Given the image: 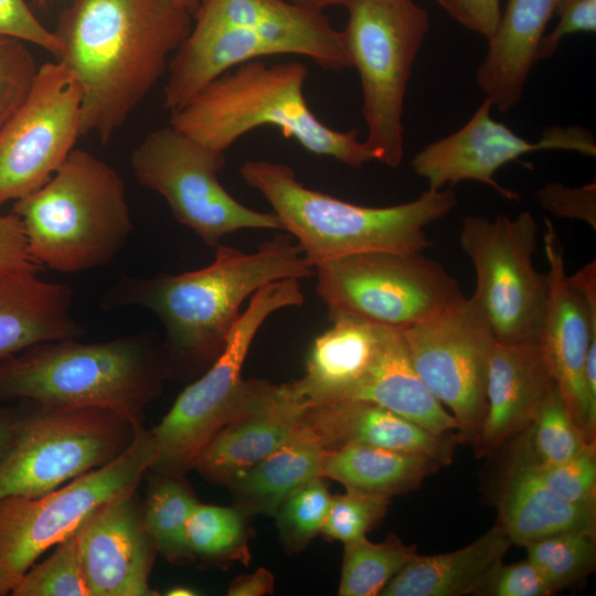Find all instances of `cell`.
Wrapping results in <instances>:
<instances>
[{
	"label": "cell",
	"mask_w": 596,
	"mask_h": 596,
	"mask_svg": "<svg viewBox=\"0 0 596 596\" xmlns=\"http://www.w3.org/2000/svg\"><path fill=\"white\" fill-rule=\"evenodd\" d=\"M193 17L171 0H71L53 31L82 89L81 135L107 142L167 73Z\"/></svg>",
	"instance_id": "obj_1"
},
{
	"label": "cell",
	"mask_w": 596,
	"mask_h": 596,
	"mask_svg": "<svg viewBox=\"0 0 596 596\" xmlns=\"http://www.w3.org/2000/svg\"><path fill=\"white\" fill-rule=\"evenodd\" d=\"M313 267L290 235L277 234L256 252L217 245L206 267L155 277L123 276L102 296L105 310L141 307L166 330L163 349L170 366L195 371L222 352L241 317L242 304L263 286L284 278H305Z\"/></svg>",
	"instance_id": "obj_2"
},
{
	"label": "cell",
	"mask_w": 596,
	"mask_h": 596,
	"mask_svg": "<svg viewBox=\"0 0 596 596\" xmlns=\"http://www.w3.org/2000/svg\"><path fill=\"white\" fill-rule=\"evenodd\" d=\"M46 341L0 360V401L61 408H102L141 425L171 375L168 359L146 333L83 343Z\"/></svg>",
	"instance_id": "obj_3"
},
{
	"label": "cell",
	"mask_w": 596,
	"mask_h": 596,
	"mask_svg": "<svg viewBox=\"0 0 596 596\" xmlns=\"http://www.w3.org/2000/svg\"><path fill=\"white\" fill-rule=\"evenodd\" d=\"M240 174L267 200L312 267L366 252L422 253L432 246L425 228L457 204L453 191L428 189L397 205L362 206L309 189L290 166L267 160L245 161Z\"/></svg>",
	"instance_id": "obj_4"
},
{
	"label": "cell",
	"mask_w": 596,
	"mask_h": 596,
	"mask_svg": "<svg viewBox=\"0 0 596 596\" xmlns=\"http://www.w3.org/2000/svg\"><path fill=\"white\" fill-rule=\"evenodd\" d=\"M308 73L298 61L243 63L171 113L169 125L223 152L247 132L273 126L307 151L351 168L373 161L358 129L336 130L312 113L304 95Z\"/></svg>",
	"instance_id": "obj_5"
},
{
	"label": "cell",
	"mask_w": 596,
	"mask_h": 596,
	"mask_svg": "<svg viewBox=\"0 0 596 596\" xmlns=\"http://www.w3.org/2000/svg\"><path fill=\"white\" fill-rule=\"evenodd\" d=\"M31 259L66 274L110 263L134 224L120 174L93 153L73 149L52 179L14 201Z\"/></svg>",
	"instance_id": "obj_6"
},
{
	"label": "cell",
	"mask_w": 596,
	"mask_h": 596,
	"mask_svg": "<svg viewBox=\"0 0 596 596\" xmlns=\"http://www.w3.org/2000/svg\"><path fill=\"white\" fill-rule=\"evenodd\" d=\"M297 278L269 283L255 291L207 371L177 397L162 421L151 429L159 454L151 471L183 477L210 439L251 406L255 379L244 380L242 368L265 320L275 311L304 305Z\"/></svg>",
	"instance_id": "obj_7"
},
{
	"label": "cell",
	"mask_w": 596,
	"mask_h": 596,
	"mask_svg": "<svg viewBox=\"0 0 596 596\" xmlns=\"http://www.w3.org/2000/svg\"><path fill=\"white\" fill-rule=\"evenodd\" d=\"M341 31L362 88L363 140L373 160L397 168L404 156V99L411 70L429 29L414 0H353Z\"/></svg>",
	"instance_id": "obj_8"
},
{
	"label": "cell",
	"mask_w": 596,
	"mask_h": 596,
	"mask_svg": "<svg viewBox=\"0 0 596 596\" xmlns=\"http://www.w3.org/2000/svg\"><path fill=\"white\" fill-rule=\"evenodd\" d=\"M158 441L137 425L128 448L103 467L91 470L39 497L0 498V589L11 594L26 571L100 505L137 491L155 465Z\"/></svg>",
	"instance_id": "obj_9"
},
{
	"label": "cell",
	"mask_w": 596,
	"mask_h": 596,
	"mask_svg": "<svg viewBox=\"0 0 596 596\" xmlns=\"http://www.w3.org/2000/svg\"><path fill=\"white\" fill-rule=\"evenodd\" d=\"M31 402L0 458V498L39 497L105 466L131 444L137 425L102 408Z\"/></svg>",
	"instance_id": "obj_10"
},
{
	"label": "cell",
	"mask_w": 596,
	"mask_h": 596,
	"mask_svg": "<svg viewBox=\"0 0 596 596\" xmlns=\"http://www.w3.org/2000/svg\"><path fill=\"white\" fill-rule=\"evenodd\" d=\"M328 313L405 330L462 297L459 281L422 253L366 252L313 267Z\"/></svg>",
	"instance_id": "obj_11"
},
{
	"label": "cell",
	"mask_w": 596,
	"mask_h": 596,
	"mask_svg": "<svg viewBox=\"0 0 596 596\" xmlns=\"http://www.w3.org/2000/svg\"><path fill=\"white\" fill-rule=\"evenodd\" d=\"M225 164V152L170 125L148 134L130 157L137 181L161 195L174 220L209 246L238 230H283L275 213L247 207L223 188L217 175Z\"/></svg>",
	"instance_id": "obj_12"
},
{
	"label": "cell",
	"mask_w": 596,
	"mask_h": 596,
	"mask_svg": "<svg viewBox=\"0 0 596 596\" xmlns=\"http://www.w3.org/2000/svg\"><path fill=\"white\" fill-rule=\"evenodd\" d=\"M538 230L528 211L514 219L468 215L462 221L459 242L476 274L471 297L498 342L539 340L549 283L533 266Z\"/></svg>",
	"instance_id": "obj_13"
},
{
	"label": "cell",
	"mask_w": 596,
	"mask_h": 596,
	"mask_svg": "<svg viewBox=\"0 0 596 596\" xmlns=\"http://www.w3.org/2000/svg\"><path fill=\"white\" fill-rule=\"evenodd\" d=\"M402 332L419 377L451 411L460 443L473 444L487 412L488 368L496 342L480 307L462 296Z\"/></svg>",
	"instance_id": "obj_14"
},
{
	"label": "cell",
	"mask_w": 596,
	"mask_h": 596,
	"mask_svg": "<svg viewBox=\"0 0 596 596\" xmlns=\"http://www.w3.org/2000/svg\"><path fill=\"white\" fill-rule=\"evenodd\" d=\"M82 89L60 61L38 67L32 87L0 129V205L46 184L81 135Z\"/></svg>",
	"instance_id": "obj_15"
},
{
	"label": "cell",
	"mask_w": 596,
	"mask_h": 596,
	"mask_svg": "<svg viewBox=\"0 0 596 596\" xmlns=\"http://www.w3.org/2000/svg\"><path fill=\"white\" fill-rule=\"evenodd\" d=\"M491 108L492 103L485 98L460 129L429 143L412 158L413 171L428 182V189L440 190L446 184L471 180L490 185L507 200L519 201L517 192L494 179L504 164L538 150L562 149L596 155L595 138L584 127H549L540 140L529 141L492 119Z\"/></svg>",
	"instance_id": "obj_16"
},
{
	"label": "cell",
	"mask_w": 596,
	"mask_h": 596,
	"mask_svg": "<svg viewBox=\"0 0 596 596\" xmlns=\"http://www.w3.org/2000/svg\"><path fill=\"white\" fill-rule=\"evenodd\" d=\"M549 262L547 298L539 343L574 423L589 443L596 440V402L585 382V359L596 340V302H588L567 280L563 248L550 220H544Z\"/></svg>",
	"instance_id": "obj_17"
},
{
	"label": "cell",
	"mask_w": 596,
	"mask_h": 596,
	"mask_svg": "<svg viewBox=\"0 0 596 596\" xmlns=\"http://www.w3.org/2000/svg\"><path fill=\"white\" fill-rule=\"evenodd\" d=\"M89 596H153L149 576L158 553L136 492L109 501L76 529Z\"/></svg>",
	"instance_id": "obj_18"
},
{
	"label": "cell",
	"mask_w": 596,
	"mask_h": 596,
	"mask_svg": "<svg viewBox=\"0 0 596 596\" xmlns=\"http://www.w3.org/2000/svg\"><path fill=\"white\" fill-rule=\"evenodd\" d=\"M193 26L238 28L273 43L280 54L305 56L330 71L351 67L341 31L323 11L289 0H200Z\"/></svg>",
	"instance_id": "obj_19"
},
{
	"label": "cell",
	"mask_w": 596,
	"mask_h": 596,
	"mask_svg": "<svg viewBox=\"0 0 596 596\" xmlns=\"http://www.w3.org/2000/svg\"><path fill=\"white\" fill-rule=\"evenodd\" d=\"M554 385L539 341H496L488 368L487 412L472 444L476 456H491L521 434Z\"/></svg>",
	"instance_id": "obj_20"
},
{
	"label": "cell",
	"mask_w": 596,
	"mask_h": 596,
	"mask_svg": "<svg viewBox=\"0 0 596 596\" xmlns=\"http://www.w3.org/2000/svg\"><path fill=\"white\" fill-rule=\"evenodd\" d=\"M306 406L290 397L284 384L256 379L249 408L210 439L193 468L207 481L227 486L295 433Z\"/></svg>",
	"instance_id": "obj_21"
},
{
	"label": "cell",
	"mask_w": 596,
	"mask_h": 596,
	"mask_svg": "<svg viewBox=\"0 0 596 596\" xmlns=\"http://www.w3.org/2000/svg\"><path fill=\"white\" fill-rule=\"evenodd\" d=\"M324 449L364 445L430 456L450 464L457 434H434L375 403L343 400L305 407L301 423Z\"/></svg>",
	"instance_id": "obj_22"
},
{
	"label": "cell",
	"mask_w": 596,
	"mask_h": 596,
	"mask_svg": "<svg viewBox=\"0 0 596 596\" xmlns=\"http://www.w3.org/2000/svg\"><path fill=\"white\" fill-rule=\"evenodd\" d=\"M39 268L0 273V360L38 343L77 338L73 289L36 276Z\"/></svg>",
	"instance_id": "obj_23"
},
{
	"label": "cell",
	"mask_w": 596,
	"mask_h": 596,
	"mask_svg": "<svg viewBox=\"0 0 596 596\" xmlns=\"http://www.w3.org/2000/svg\"><path fill=\"white\" fill-rule=\"evenodd\" d=\"M558 1L508 0L476 73L478 86L500 113H508L520 102Z\"/></svg>",
	"instance_id": "obj_24"
},
{
	"label": "cell",
	"mask_w": 596,
	"mask_h": 596,
	"mask_svg": "<svg viewBox=\"0 0 596 596\" xmlns=\"http://www.w3.org/2000/svg\"><path fill=\"white\" fill-rule=\"evenodd\" d=\"M331 326L316 338L306 373L284 384L305 405L342 401L365 374L374 356L379 326L343 313H328Z\"/></svg>",
	"instance_id": "obj_25"
},
{
	"label": "cell",
	"mask_w": 596,
	"mask_h": 596,
	"mask_svg": "<svg viewBox=\"0 0 596 596\" xmlns=\"http://www.w3.org/2000/svg\"><path fill=\"white\" fill-rule=\"evenodd\" d=\"M345 400L375 403L434 434L457 430L455 418L416 372L398 329L379 326L371 364Z\"/></svg>",
	"instance_id": "obj_26"
},
{
	"label": "cell",
	"mask_w": 596,
	"mask_h": 596,
	"mask_svg": "<svg viewBox=\"0 0 596 596\" xmlns=\"http://www.w3.org/2000/svg\"><path fill=\"white\" fill-rule=\"evenodd\" d=\"M494 524L470 544L453 552L416 554L384 587L383 596H464L478 592L511 546Z\"/></svg>",
	"instance_id": "obj_27"
},
{
	"label": "cell",
	"mask_w": 596,
	"mask_h": 596,
	"mask_svg": "<svg viewBox=\"0 0 596 596\" xmlns=\"http://www.w3.org/2000/svg\"><path fill=\"white\" fill-rule=\"evenodd\" d=\"M496 524L511 543L525 547L560 532H596V505L560 499L526 466L512 461L498 499Z\"/></svg>",
	"instance_id": "obj_28"
},
{
	"label": "cell",
	"mask_w": 596,
	"mask_h": 596,
	"mask_svg": "<svg viewBox=\"0 0 596 596\" xmlns=\"http://www.w3.org/2000/svg\"><path fill=\"white\" fill-rule=\"evenodd\" d=\"M324 451L318 438L300 424L284 444L226 486L233 505L248 515L275 517L290 492L322 477Z\"/></svg>",
	"instance_id": "obj_29"
},
{
	"label": "cell",
	"mask_w": 596,
	"mask_h": 596,
	"mask_svg": "<svg viewBox=\"0 0 596 596\" xmlns=\"http://www.w3.org/2000/svg\"><path fill=\"white\" fill-rule=\"evenodd\" d=\"M444 465L426 455L364 445L326 449L322 477L345 489L393 497L418 488Z\"/></svg>",
	"instance_id": "obj_30"
},
{
	"label": "cell",
	"mask_w": 596,
	"mask_h": 596,
	"mask_svg": "<svg viewBox=\"0 0 596 596\" xmlns=\"http://www.w3.org/2000/svg\"><path fill=\"white\" fill-rule=\"evenodd\" d=\"M142 505L146 528L155 546L171 563L195 560L187 540L189 517L199 503L183 477L158 476Z\"/></svg>",
	"instance_id": "obj_31"
},
{
	"label": "cell",
	"mask_w": 596,
	"mask_h": 596,
	"mask_svg": "<svg viewBox=\"0 0 596 596\" xmlns=\"http://www.w3.org/2000/svg\"><path fill=\"white\" fill-rule=\"evenodd\" d=\"M515 438L513 461L530 466L558 464L596 444L589 443L574 423L556 384L531 424Z\"/></svg>",
	"instance_id": "obj_32"
},
{
	"label": "cell",
	"mask_w": 596,
	"mask_h": 596,
	"mask_svg": "<svg viewBox=\"0 0 596 596\" xmlns=\"http://www.w3.org/2000/svg\"><path fill=\"white\" fill-rule=\"evenodd\" d=\"M248 514L240 508L199 502L187 523V540L194 557L207 564H248L251 529Z\"/></svg>",
	"instance_id": "obj_33"
},
{
	"label": "cell",
	"mask_w": 596,
	"mask_h": 596,
	"mask_svg": "<svg viewBox=\"0 0 596 596\" xmlns=\"http://www.w3.org/2000/svg\"><path fill=\"white\" fill-rule=\"evenodd\" d=\"M341 596L381 595L389 582L417 554L416 545H406L391 533L383 542L366 536L343 544Z\"/></svg>",
	"instance_id": "obj_34"
},
{
	"label": "cell",
	"mask_w": 596,
	"mask_h": 596,
	"mask_svg": "<svg viewBox=\"0 0 596 596\" xmlns=\"http://www.w3.org/2000/svg\"><path fill=\"white\" fill-rule=\"evenodd\" d=\"M525 549L528 560L539 568L554 593L582 581L595 570L596 532H560Z\"/></svg>",
	"instance_id": "obj_35"
},
{
	"label": "cell",
	"mask_w": 596,
	"mask_h": 596,
	"mask_svg": "<svg viewBox=\"0 0 596 596\" xmlns=\"http://www.w3.org/2000/svg\"><path fill=\"white\" fill-rule=\"evenodd\" d=\"M55 546L49 557L26 571L13 596H89L76 530Z\"/></svg>",
	"instance_id": "obj_36"
},
{
	"label": "cell",
	"mask_w": 596,
	"mask_h": 596,
	"mask_svg": "<svg viewBox=\"0 0 596 596\" xmlns=\"http://www.w3.org/2000/svg\"><path fill=\"white\" fill-rule=\"evenodd\" d=\"M330 499L323 477L306 482L284 499L274 518L288 553L302 551L320 533Z\"/></svg>",
	"instance_id": "obj_37"
},
{
	"label": "cell",
	"mask_w": 596,
	"mask_h": 596,
	"mask_svg": "<svg viewBox=\"0 0 596 596\" xmlns=\"http://www.w3.org/2000/svg\"><path fill=\"white\" fill-rule=\"evenodd\" d=\"M390 502V497L351 489L331 494L320 533L343 544L364 538L385 517Z\"/></svg>",
	"instance_id": "obj_38"
},
{
	"label": "cell",
	"mask_w": 596,
	"mask_h": 596,
	"mask_svg": "<svg viewBox=\"0 0 596 596\" xmlns=\"http://www.w3.org/2000/svg\"><path fill=\"white\" fill-rule=\"evenodd\" d=\"M524 466L560 499L579 505H596V444L558 464Z\"/></svg>",
	"instance_id": "obj_39"
},
{
	"label": "cell",
	"mask_w": 596,
	"mask_h": 596,
	"mask_svg": "<svg viewBox=\"0 0 596 596\" xmlns=\"http://www.w3.org/2000/svg\"><path fill=\"white\" fill-rule=\"evenodd\" d=\"M36 71L25 42L0 36V129L26 98Z\"/></svg>",
	"instance_id": "obj_40"
},
{
	"label": "cell",
	"mask_w": 596,
	"mask_h": 596,
	"mask_svg": "<svg viewBox=\"0 0 596 596\" xmlns=\"http://www.w3.org/2000/svg\"><path fill=\"white\" fill-rule=\"evenodd\" d=\"M555 594L530 561L504 565L500 563L487 577L476 595L486 596H550Z\"/></svg>",
	"instance_id": "obj_41"
},
{
	"label": "cell",
	"mask_w": 596,
	"mask_h": 596,
	"mask_svg": "<svg viewBox=\"0 0 596 596\" xmlns=\"http://www.w3.org/2000/svg\"><path fill=\"white\" fill-rule=\"evenodd\" d=\"M541 206L560 219L578 220L596 230V182L568 187L561 182L545 183L538 191Z\"/></svg>",
	"instance_id": "obj_42"
},
{
	"label": "cell",
	"mask_w": 596,
	"mask_h": 596,
	"mask_svg": "<svg viewBox=\"0 0 596 596\" xmlns=\"http://www.w3.org/2000/svg\"><path fill=\"white\" fill-rule=\"evenodd\" d=\"M0 36L32 43L56 58L61 54L54 32L39 21L24 0H0Z\"/></svg>",
	"instance_id": "obj_43"
},
{
	"label": "cell",
	"mask_w": 596,
	"mask_h": 596,
	"mask_svg": "<svg viewBox=\"0 0 596 596\" xmlns=\"http://www.w3.org/2000/svg\"><path fill=\"white\" fill-rule=\"evenodd\" d=\"M555 13L560 17L558 23L542 38L539 61L550 58L565 36L596 31V0H560Z\"/></svg>",
	"instance_id": "obj_44"
},
{
	"label": "cell",
	"mask_w": 596,
	"mask_h": 596,
	"mask_svg": "<svg viewBox=\"0 0 596 596\" xmlns=\"http://www.w3.org/2000/svg\"><path fill=\"white\" fill-rule=\"evenodd\" d=\"M457 22L489 40L501 18L500 0H436Z\"/></svg>",
	"instance_id": "obj_45"
},
{
	"label": "cell",
	"mask_w": 596,
	"mask_h": 596,
	"mask_svg": "<svg viewBox=\"0 0 596 596\" xmlns=\"http://www.w3.org/2000/svg\"><path fill=\"white\" fill-rule=\"evenodd\" d=\"M39 268L30 257L22 222L13 213L0 215V273Z\"/></svg>",
	"instance_id": "obj_46"
},
{
	"label": "cell",
	"mask_w": 596,
	"mask_h": 596,
	"mask_svg": "<svg viewBox=\"0 0 596 596\" xmlns=\"http://www.w3.org/2000/svg\"><path fill=\"white\" fill-rule=\"evenodd\" d=\"M274 590V576L266 568H258L253 574L236 577L228 587L230 596H263Z\"/></svg>",
	"instance_id": "obj_47"
},
{
	"label": "cell",
	"mask_w": 596,
	"mask_h": 596,
	"mask_svg": "<svg viewBox=\"0 0 596 596\" xmlns=\"http://www.w3.org/2000/svg\"><path fill=\"white\" fill-rule=\"evenodd\" d=\"M19 417L20 409L0 407V458L14 439Z\"/></svg>",
	"instance_id": "obj_48"
},
{
	"label": "cell",
	"mask_w": 596,
	"mask_h": 596,
	"mask_svg": "<svg viewBox=\"0 0 596 596\" xmlns=\"http://www.w3.org/2000/svg\"><path fill=\"white\" fill-rule=\"evenodd\" d=\"M295 4L308 8L311 10L323 11L331 6H344L347 7L353 0H289Z\"/></svg>",
	"instance_id": "obj_49"
},
{
	"label": "cell",
	"mask_w": 596,
	"mask_h": 596,
	"mask_svg": "<svg viewBox=\"0 0 596 596\" xmlns=\"http://www.w3.org/2000/svg\"><path fill=\"white\" fill-rule=\"evenodd\" d=\"M174 4L187 10L192 17L194 15L200 0H171Z\"/></svg>",
	"instance_id": "obj_50"
},
{
	"label": "cell",
	"mask_w": 596,
	"mask_h": 596,
	"mask_svg": "<svg viewBox=\"0 0 596 596\" xmlns=\"http://www.w3.org/2000/svg\"><path fill=\"white\" fill-rule=\"evenodd\" d=\"M195 594L196 593H194L192 589L187 588V587H173L167 593V595H171V596H185V595H195Z\"/></svg>",
	"instance_id": "obj_51"
},
{
	"label": "cell",
	"mask_w": 596,
	"mask_h": 596,
	"mask_svg": "<svg viewBox=\"0 0 596 596\" xmlns=\"http://www.w3.org/2000/svg\"><path fill=\"white\" fill-rule=\"evenodd\" d=\"M49 0H35L38 6H45Z\"/></svg>",
	"instance_id": "obj_52"
},
{
	"label": "cell",
	"mask_w": 596,
	"mask_h": 596,
	"mask_svg": "<svg viewBox=\"0 0 596 596\" xmlns=\"http://www.w3.org/2000/svg\"><path fill=\"white\" fill-rule=\"evenodd\" d=\"M0 596H3V593H2V590H1V589H0Z\"/></svg>",
	"instance_id": "obj_53"
}]
</instances>
